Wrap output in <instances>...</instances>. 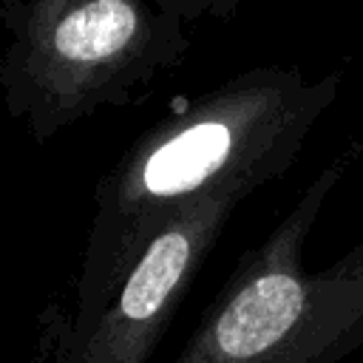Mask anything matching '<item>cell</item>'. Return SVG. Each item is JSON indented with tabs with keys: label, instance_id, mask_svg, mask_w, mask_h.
<instances>
[{
	"label": "cell",
	"instance_id": "obj_1",
	"mask_svg": "<svg viewBox=\"0 0 363 363\" xmlns=\"http://www.w3.org/2000/svg\"><path fill=\"white\" fill-rule=\"evenodd\" d=\"M337 88V71L309 79L298 65H261L204 91L133 139L94 187L65 335L96 318L173 213L224 190L247 199L281 179L335 105Z\"/></svg>",
	"mask_w": 363,
	"mask_h": 363
},
{
	"label": "cell",
	"instance_id": "obj_2",
	"mask_svg": "<svg viewBox=\"0 0 363 363\" xmlns=\"http://www.w3.org/2000/svg\"><path fill=\"white\" fill-rule=\"evenodd\" d=\"M360 156L363 142H346L312 176L238 258L173 363H340L363 349V238L323 269L303 264L323 204Z\"/></svg>",
	"mask_w": 363,
	"mask_h": 363
},
{
	"label": "cell",
	"instance_id": "obj_3",
	"mask_svg": "<svg viewBox=\"0 0 363 363\" xmlns=\"http://www.w3.org/2000/svg\"><path fill=\"white\" fill-rule=\"evenodd\" d=\"M3 111L37 145L102 108L139 105L187 60V23L156 0H0Z\"/></svg>",
	"mask_w": 363,
	"mask_h": 363
},
{
	"label": "cell",
	"instance_id": "obj_4",
	"mask_svg": "<svg viewBox=\"0 0 363 363\" xmlns=\"http://www.w3.org/2000/svg\"><path fill=\"white\" fill-rule=\"evenodd\" d=\"M241 201V193L224 190L173 213L96 318L85 329L62 335L60 363H150Z\"/></svg>",
	"mask_w": 363,
	"mask_h": 363
},
{
	"label": "cell",
	"instance_id": "obj_5",
	"mask_svg": "<svg viewBox=\"0 0 363 363\" xmlns=\"http://www.w3.org/2000/svg\"><path fill=\"white\" fill-rule=\"evenodd\" d=\"M164 11L182 17L184 23L210 17V20H230L241 9L244 0H156Z\"/></svg>",
	"mask_w": 363,
	"mask_h": 363
}]
</instances>
